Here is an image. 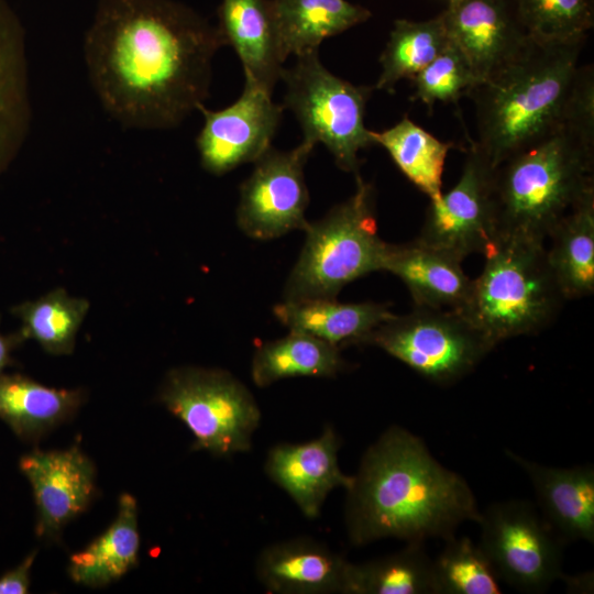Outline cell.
Masks as SVG:
<instances>
[{
  "instance_id": "cell-1",
  "label": "cell",
  "mask_w": 594,
  "mask_h": 594,
  "mask_svg": "<svg viewBox=\"0 0 594 594\" xmlns=\"http://www.w3.org/2000/svg\"><path fill=\"white\" fill-rule=\"evenodd\" d=\"M218 28L175 0H98L84 41L91 86L125 128L179 125L207 99Z\"/></svg>"
},
{
  "instance_id": "cell-2",
  "label": "cell",
  "mask_w": 594,
  "mask_h": 594,
  "mask_svg": "<svg viewBox=\"0 0 594 594\" xmlns=\"http://www.w3.org/2000/svg\"><path fill=\"white\" fill-rule=\"evenodd\" d=\"M345 503L353 546L396 538L446 540L465 521L477 524L476 497L459 473L442 465L421 438L392 426L362 457Z\"/></svg>"
},
{
  "instance_id": "cell-3",
  "label": "cell",
  "mask_w": 594,
  "mask_h": 594,
  "mask_svg": "<svg viewBox=\"0 0 594 594\" xmlns=\"http://www.w3.org/2000/svg\"><path fill=\"white\" fill-rule=\"evenodd\" d=\"M593 191L594 68L585 65L564 123L494 167L496 241L546 243L562 218Z\"/></svg>"
},
{
  "instance_id": "cell-4",
  "label": "cell",
  "mask_w": 594,
  "mask_h": 594,
  "mask_svg": "<svg viewBox=\"0 0 594 594\" xmlns=\"http://www.w3.org/2000/svg\"><path fill=\"white\" fill-rule=\"evenodd\" d=\"M585 40L530 44L475 86L477 140L493 167L556 132L569 116Z\"/></svg>"
},
{
  "instance_id": "cell-5",
  "label": "cell",
  "mask_w": 594,
  "mask_h": 594,
  "mask_svg": "<svg viewBox=\"0 0 594 594\" xmlns=\"http://www.w3.org/2000/svg\"><path fill=\"white\" fill-rule=\"evenodd\" d=\"M484 256L461 311L494 346L536 334L556 319L566 299L548 263L546 243L498 239Z\"/></svg>"
},
{
  "instance_id": "cell-6",
  "label": "cell",
  "mask_w": 594,
  "mask_h": 594,
  "mask_svg": "<svg viewBox=\"0 0 594 594\" xmlns=\"http://www.w3.org/2000/svg\"><path fill=\"white\" fill-rule=\"evenodd\" d=\"M355 193L309 223L285 286V301L334 299L349 283L384 271L391 244L377 232L374 188L360 175Z\"/></svg>"
},
{
  "instance_id": "cell-7",
  "label": "cell",
  "mask_w": 594,
  "mask_h": 594,
  "mask_svg": "<svg viewBox=\"0 0 594 594\" xmlns=\"http://www.w3.org/2000/svg\"><path fill=\"white\" fill-rule=\"evenodd\" d=\"M283 107L304 131V140L323 143L344 172L359 175V152L374 145L364 124L365 106L374 86H358L337 77L320 62L318 51L296 56L284 68Z\"/></svg>"
},
{
  "instance_id": "cell-8",
  "label": "cell",
  "mask_w": 594,
  "mask_h": 594,
  "mask_svg": "<svg viewBox=\"0 0 594 594\" xmlns=\"http://www.w3.org/2000/svg\"><path fill=\"white\" fill-rule=\"evenodd\" d=\"M160 402L193 433L197 450L230 457L251 449L261 410L250 391L229 372L183 366L170 370Z\"/></svg>"
},
{
  "instance_id": "cell-9",
  "label": "cell",
  "mask_w": 594,
  "mask_h": 594,
  "mask_svg": "<svg viewBox=\"0 0 594 594\" xmlns=\"http://www.w3.org/2000/svg\"><path fill=\"white\" fill-rule=\"evenodd\" d=\"M400 361L424 378L448 385L473 371L495 348L460 310L415 307L394 315L362 342Z\"/></svg>"
},
{
  "instance_id": "cell-10",
  "label": "cell",
  "mask_w": 594,
  "mask_h": 594,
  "mask_svg": "<svg viewBox=\"0 0 594 594\" xmlns=\"http://www.w3.org/2000/svg\"><path fill=\"white\" fill-rule=\"evenodd\" d=\"M477 524L479 546L499 580L521 592L541 593L563 578L564 542L530 502L493 503Z\"/></svg>"
},
{
  "instance_id": "cell-11",
  "label": "cell",
  "mask_w": 594,
  "mask_h": 594,
  "mask_svg": "<svg viewBox=\"0 0 594 594\" xmlns=\"http://www.w3.org/2000/svg\"><path fill=\"white\" fill-rule=\"evenodd\" d=\"M494 167L474 142L462 173L447 194L430 201L417 240L463 260L485 255L495 244Z\"/></svg>"
},
{
  "instance_id": "cell-12",
  "label": "cell",
  "mask_w": 594,
  "mask_h": 594,
  "mask_svg": "<svg viewBox=\"0 0 594 594\" xmlns=\"http://www.w3.org/2000/svg\"><path fill=\"white\" fill-rule=\"evenodd\" d=\"M314 147L306 140L286 152L271 146L254 162L252 174L241 185L237 209L238 226L246 235L270 240L307 228L304 166Z\"/></svg>"
},
{
  "instance_id": "cell-13",
  "label": "cell",
  "mask_w": 594,
  "mask_h": 594,
  "mask_svg": "<svg viewBox=\"0 0 594 594\" xmlns=\"http://www.w3.org/2000/svg\"><path fill=\"white\" fill-rule=\"evenodd\" d=\"M197 110L204 116L196 139L201 166L222 175L254 163L271 147L284 107L272 100L271 92L245 79L242 95L231 106L212 111L202 103Z\"/></svg>"
},
{
  "instance_id": "cell-14",
  "label": "cell",
  "mask_w": 594,
  "mask_h": 594,
  "mask_svg": "<svg viewBox=\"0 0 594 594\" xmlns=\"http://www.w3.org/2000/svg\"><path fill=\"white\" fill-rule=\"evenodd\" d=\"M441 13L450 41L462 52L480 84L532 41L518 0H460Z\"/></svg>"
},
{
  "instance_id": "cell-15",
  "label": "cell",
  "mask_w": 594,
  "mask_h": 594,
  "mask_svg": "<svg viewBox=\"0 0 594 594\" xmlns=\"http://www.w3.org/2000/svg\"><path fill=\"white\" fill-rule=\"evenodd\" d=\"M20 470L33 490L40 537H56L91 502L95 466L77 447L61 451L34 450L20 459Z\"/></svg>"
},
{
  "instance_id": "cell-16",
  "label": "cell",
  "mask_w": 594,
  "mask_h": 594,
  "mask_svg": "<svg viewBox=\"0 0 594 594\" xmlns=\"http://www.w3.org/2000/svg\"><path fill=\"white\" fill-rule=\"evenodd\" d=\"M341 441L327 426L317 439L301 444L283 443L272 448L265 462L268 477L283 488L308 518H316L327 495L337 487L345 491L354 476L338 463Z\"/></svg>"
},
{
  "instance_id": "cell-17",
  "label": "cell",
  "mask_w": 594,
  "mask_h": 594,
  "mask_svg": "<svg viewBox=\"0 0 594 594\" xmlns=\"http://www.w3.org/2000/svg\"><path fill=\"white\" fill-rule=\"evenodd\" d=\"M529 479L540 514L565 542H594V466L556 468L505 450Z\"/></svg>"
},
{
  "instance_id": "cell-18",
  "label": "cell",
  "mask_w": 594,
  "mask_h": 594,
  "mask_svg": "<svg viewBox=\"0 0 594 594\" xmlns=\"http://www.w3.org/2000/svg\"><path fill=\"white\" fill-rule=\"evenodd\" d=\"M351 562L310 538H296L265 548L255 572L272 593L346 594Z\"/></svg>"
},
{
  "instance_id": "cell-19",
  "label": "cell",
  "mask_w": 594,
  "mask_h": 594,
  "mask_svg": "<svg viewBox=\"0 0 594 594\" xmlns=\"http://www.w3.org/2000/svg\"><path fill=\"white\" fill-rule=\"evenodd\" d=\"M218 19L217 28L241 59L244 78L272 94L285 62L272 0H222Z\"/></svg>"
},
{
  "instance_id": "cell-20",
  "label": "cell",
  "mask_w": 594,
  "mask_h": 594,
  "mask_svg": "<svg viewBox=\"0 0 594 594\" xmlns=\"http://www.w3.org/2000/svg\"><path fill=\"white\" fill-rule=\"evenodd\" d=\"M384 271L406 285L415 307L461 311L471 294L472 278L462 261L417 239L391 244Z\"/></svg>"
},
{
  "instance_id": "cell-21",
  "label": "cell",
  "mask_w": 594,
  "mask_h": 594,
  "mask_svg": "<svg viewBox=\"0 0 594 594\" xmlns=\"http://www.w3.org/2000/svg\"><path fill=\"white\" fill-rule=\"evenodd\" d=\"M30 120L24 32L12 9L0 0V173L21 148Z\"/></svg>"
},
{
  "instance_id": "cell-22",
  "label": "cell",
  "mask_w": 594,
  "mask_h": 594,
  "mask_svg": "<svg viewBox=\"0 0 594 594\" xmlns=\"http://www.w3.org/2000/svg\"><path fill=\"white\" fill-rule=\"evenodd\" d=\"M277 319L293 331L305 332L333 345L362 344L393 314L376 302L343 304L334 299L285 301L274 307Z\"/></svg>"
},
{
  "instance_id": "cell-23",
  "label": "cell",
  "mask_w": 594,
  "mask_h": 594,
  "mask_svg": "<svg viewBox=\"0 0 594 594\" xmlns=\"http://www.w3.org/2000/svg\"><path fill=\"white\" fill-rule=\"evenodd\" d=\"M80 389L53 388L22 374L0 375V419L23 441L38 440L80 407Z\"/></svg>"
},
{
  "instance_id": "cell-24",
  "label": "cell",
  "mask_w": 594,
  "mask_h": 594,
  "mask_svg": "<svg viewBox=\"0 0 594 594\" xmlns=\"http://www.w3.org/2000/svg\"><path fill=\"white\" fill-rule=\"evenodd\" d=\"M284 58L318 51L320 43L367 21L372 13L346 0H272Z\"/></svg>"
},
{
  "instance_id": "cell-25",
  "label": "cell",
  "mask_w": 594,
  "mask_h": 594,
  "mask_svg": "<svg viewBox=\"0 0 594 594\" xmlns=\"http://www.w3.org/2000/svg\"><path fill=\"white\" fill-rule=\"evenodd\" d=\"M548 240V263L565 299L593 295L594 191L562 218Z\"/></svg>"
},
{
  "instance_id": "cell-26",
  "label": "cell",
  "mask_w": 594,
  "mask_h": 594,
  "mask_svg": "<svg viewBox=\"0 0 594 594\" xmlns=\"http://www.w3.org/2000/svg\"><path fill=\"white\" fill-rule=\"evenodd\" d=\"M139 548L136 502L123 494L113 522L84 550L72 556L68 573L76 583L106 586L136 565Z\"/></svg>"
},
{
  "instance_id": "cell-27",
  "label": "cell",
  "mask_w": 594,
  "mask_h": 594,
  "mask_svg": "<svg viewBox=\"0 0 594 594\" xmlns=\"http://www.w3.org/2000/svg\"><path fill=\"white\" fill-rule=\"evenodd\" d=\"M344 369L340 348L311 334L293 331L260 345L251 375L258 387L296 376L331 377Z\"/></svg>"
},
{
  "instance_id": "cell-28",
  "label": "cell",
  "mask_w": 594,
  "mask_h": 594,
  "mask_svg": "<svg viewBox=\"0 0 594 594\" xmlns=\"http://www.w3.org/2000/svg\"><path fill=\"white\" fill-rule=\"evenodd\" d=\"M370 134L374 144L383 146L399 170L430 201L442 196L444 162L452 143L442 142L405 114L392 128Z\"/></svg>"
},
{
  "instance_id": "cell-29",
  "label": "cell",
  "mask_w": 594,
  "mask_h": 594,
  "mask_svg": "<svg viewBox=\"0 0 594 594\" xmlns=\"http://www.w3.org/2000/svg\"><path fill=\"white\" fill-rule=\"evenodd\" d=\"M449 44L442 13L426 21L395 20L380 56L382 72L374 89L394 91L399 80H411Z\"/></svg>"
},
{
  "instance_id": "cell-30",
  "label": "cell",
  "mask_w": 594,
  "mask_h": 594,
  "mask_svg": "<svg viewBox=\"0 0 594 594\" xmlns=\"http://www.w3.org/2000/svg\"><path fill=\"white\" fill-rule=\"evenodd\" d=\"M90 304L86 298L55 288L34 299L11 307L10 312L21 321L24 338L36 341L53 355L73 353L76 337Z\"/></svg>"
},
{
  "instance_id": "cell-31",
  "label": "cell",
  "mask_w": 594,
  "mask_h": 594,
  "mask_svg": "<svg viewBox=\"0 0 594 594\" xmlns=\"http://www.w3.org/2000/svg\"><path fill=\"white\" fill-rule=\"evenodd\" d=\"M346 594H435L432 559L424 542L365 563L350 564Z\"/></svg>"
},
{
  "instance_id": "cell-32",
  "label": "cell",
  "mask_w": 594,
  "mask_h": 594,
  "mask_svg": "<svg viewBox=\"0 0 594 594\" xmlns=\"http://www.w3.org/2000/svg\"><path fill=\"white\" fill-rule=\"evenodd\" d=\"M435 594H501L499 578L480 546L454 536L432 559Z\"/></svg>"
},
{
  "instance_id": "cell-33",
  "label": "cell",
  "mask_w": 594,
  "mask_h": 594,
  "mask_svg": "<svg viewBox=\"0 0 594 594\" xmlns=\"http://www.w3.org/2000/svg\"><path fill=\"white\" fill-rule=\"evenodd\" d=\"M530 37L540 42L585 40L594 25V0H518Z\"/></svg>"
},
{
  "instance_id": "cell-34",
  "label": "cell",
  "mask_w": 594,
  "mask_h": 594,
  "mask_svg": "<svg viewBox=\"0 0 594 594\" xmlns=\"http://www.w3.org/2000/svg\"><path fill=\"white\" fill-rule=\"evenodd\" d=\"M411 81V100H420L430 111L436 102H457L480 84L469 62L451 41Z\"/></svg>"
},
{
  "instance_id": "cell-35",
  "label": "cell",
  "mask_w": 594,
  "mask_h": 594,
  "mask_svg": "<svg viewBox=\"0 0 594 594\" xmlns=\"http://www.w3.org/2000/svg\"><path fill=\"white\" fill-rule=\"evenodd\" d=\"M35 552L30 553L18 566L0 578V594H24L29 592L30 573Z\"/></svg>"
},
{
  "instance_id": "cell-36",
  "label": "cell",
  "mask_w": 594,
  "mask_h": 594,
  "mask_svg": "<svg viewBox=\"0 0 594 594\" xmlns=\"http://www.w3.org/2000/svg\"><path fill=\"white\" fill-rule=\"evenodd\" d=\"M25 340L20 330L9 334H4L0 330V375L4 369L13 364L12 353Z\"/></svg>"
},
{
  "instance_id": "cell-37",
  "label": "cell",
  "mask_w": 594,
  "mask_h": 594,
  "mask_svg": "<svg viewBox=\"0 0 594 594\" xmlns=\"http://www.w3.org/2000/svg\"><path fill=\"white\" fill-rule=\"evenodd\" d=\"M562 580L566 583L569 590L572 592H582L586 590L588 593L593 588V573H584L579 576L563 575Z\"/></svg>"
},
{
  "instance_id": "cell-38",
  "label": "cell",
  "mask_w": 594,
  "mask_h": 594,
  "mask_svg": "<svg viewBox=\"0 0 594 594\" xmlns=\"http://www.w3.org/2000/svg\"><path fill=\"white\" fill-rule=\"evenodd\" d=\"M459 1H460V0H448V2H449L448 6H452V4H454V3L459 2Z\"/></svg>"
}]
</instances>
